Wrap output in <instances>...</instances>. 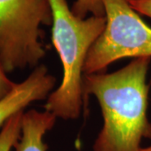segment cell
Listing matches in <instances>:
<instances>
[{
  "label": "cell",
  "instance_id": "6da1fadb",
  "mask_svg": "<svg viewBox=\"0 0 151 151\" xmlns=\"http://www.w3.org/2000/svg\"><path fill=\"white\" fill-rule=\"evenodd\" d=\"M150 57H139L112 73L83 76V92L97 97L103 126L93 151H139L144 139H151L147 117Z\"/></svg>",
  "mask_w": 151,
  "mask_h": 151
},
{
  "label": "cell",
  "instance_id": "7a4b0ae2",
  "mask_svg": "<svg viewBox=\"0 0 151 151\" xmlns=\"http://www.w3.org/2000/svg\"><path fill=\"white\" fill-rule=\"evenodd\" d=\"M53 17L52 42L63 66L60 86L44 105L45 111L64 120L77 119L84 108L83 67L88 51L106 27V17L76 16L66 0H49Z\"/></svg>",
  "mask_w": 151,
  "mask_h": 151
},
{
  "label": "cell",
  "instance_id": "3957f363",
  "mask_svg": "<svg viewBox=\"0 0 151 151\" xmlns=\"http://www.w3.org/2000/svg\"><path fill=\"white\" fill-rule=\"evenodd\" d=\"M52 23L49 0H0V61L7 73L39 64L46 53L41 26Z\"/></svg>",
  "mask_w": 151,
  "mask_h": 151
},
{
  "label": "cell",
  "instance_id": "277c9868",
  "mask_svg": "<svg viewBox=\"0 0 151 151\" xmlns=\"http://www.w3.org/2000/svg\"><path fill=\"white\" fill-rule=\"evenodd\" d=\"M102 1L106 27L88 51L83 73H103L110 64L127 57L151 58V28L128 0Z\"/></svg>",
  "mask_w": 151,
  "mask_h": 151
},
{
  "label": "cell",
  "instance_id": "5b68a950",
  "mask_svg": "<svg viewBox=\"0 0 151 151\" xmlns=\"http://www.w3.org/2000/svg\"><path fill=\"white\" fill-rule=\"evenodd\" d=\"M56 78L45 65H38L32 73L21 83H17L12 92L0 101V129L6 122L23 112L30 103L47 99L55 87Z\"/></svg>",
  "mask_w": 151,
  "mask_h": 151
},
{
  "label": "cell",
  "instance_id": "8992f818",
  "mask_svg": "<svg viewBox=\"0 0 151 151\" xmlns=\"http://www.w3.org/2000/svg\"><path fill=\"white\" fill-rule=\"evenodd\" d=\"M56 117L48 111L39 112L31 109L23 113L21 134L14 146L15 151H46L44 135L54 127Z\"/></svg>",
  "mask_w": 151,
  "mask_h": 151
},
{
  "label": "cell",
  "instance_id": "52a82bcc",
  "mask_svg": "<svg viewBox=\"0 0 151 151\" xmlns=\"http://www.w3.org/2000/svg\"><path fill=\"white\" fill-rule=\"evenodd\" d=\"M23 112L16 113L9 119L0 131V151H11L21 134Z\"/></svg>",
  "mask_w": 151,
  "mask_h": 151
},
{
  "label": "cell",
  "instance_id": "ba28073f",
  "mask_svg": "<svg viewBox=\"0 0 151 151\" xmlns=\"http://www.w3.org/2000/svg\"><path fill=\"white\" fill-rule=\"evenodd\" d=\"M76 16L85 19L87 14L97 17L105 16V9L102 0H76L71 8Z\"/></svg>",
  "mask_w": 151,
  "mask_h": 151
},
{
  "label": "cell",
  "instance_id": "9c48e42d",
  "mask_svg": "<svg viewBox=\"0 0 151 151\" xmlns=\"http://www.w3.org/2000/svg\"><path fill=\"white\" fill-rule=\"evenodd\" d=\"M17 83L11 81L7 76V72L0 61V101L7 97L14 89Z\"/></svg>",
  "mask_w": 151,
  "mask_h": 151
},
{
  "label": "cell",
  "instance_id": "30bf717a",
  "mask_svg": "<svg viewBox=\"0 0 151 151\" xmlns=\"http://www.w3.org/2000/svg\"><path fill=\"white\" fill-rule=\"evenodd\" d=\"M128 2L136 12L151 18V0H129Z\"/></svg>",
  "mask_w": 151,
  "mask_h": 151
},
{
  "label": "cell",
  "instance_id": "8fae6325",
  "mask_svg": "<svg viewBox=\"0 0 151 151\" xmlns=\"http://www.w3.org/2000/svg\"><path fill=\"white\" fill-rule=\"evenodd\" d=\"M139 151H151V145L148 147H145V148H141Z\"/></svg>",
  "mask_w": 151,
  "mask_h": 151
},
{
  "label": "cell",
  "instance_id": "7c38bea8",
  "mask_svg": "<svg viewBox=\"0 0 151 151\" xmlns=\"http://www.w3.org/2000/svg\"><path fill=\"white\" fill-rule=\"evenodd\" d=\"M128 1H129V0H128Z\"/></svg>",
  "mask_w": 151,
  "mask_h": 151
}]
</instances>
